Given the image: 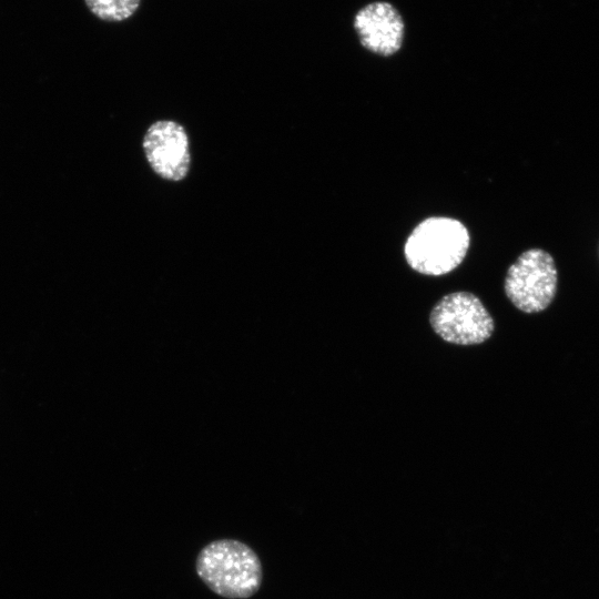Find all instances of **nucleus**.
Instances as JSON below:
<instances>
[{
	"label": "nucleus",
	"instance_id": "0eeeda50",
	"mask_svg": "<svg viewBox=\"0 0 599 599\" xmlns=\"http://www.w3.org/2000/svg\"><path fill=\"white\" fill-rule=\"evenodd\" d=\"M84 2L91 13L106 22H122L130 19L141 4V0H84Z\"/></svg>",
	"mask_w": 599,
	"mask_h": 599
},
{
	"label": "nucleus",
	"instance_id": "f03ea898",
	"mask_svg": "<svg viewBox=\"0 0 599 599\" xmlns=\"http://www.w3.org/2000/svg\"><path fill=\"white\" fill-rule=\"evenodd\" d=\"M469 245V232L460 221L432 216L412 231L405 243L404 254L414 271L440 276L461 264Z\"/></svg>",
	"mask_w": 599,
	"mask_h": 599
},
{
	"label": "nucleus",
	"instance_id": "20e7f679",
	"mask_svg": "<svg viewBox=\"0 0 599 599\" xmlns=\"http://www.w3.org/2000/svg\"><path fill=\"white\" fill-rule=\"evenodd\" d=\"M429 323L445 342L477 345L487 341L495 323L479 297L470 292H454L443 296L433 307Z\"/></svg>",
	"mask_w": 599,
	"mask_h": 599
},
{
	"label": "nucleus",
	"instance_id": "39448f33",
	"mask_svg": "<svg viewBox=\"0 0 599 599\" xmlns=\"http://www.w3.org/2000/svg\"><path fill=\"white\" fill-rule=\"evenodd\" d=\"M145 158L156 175L166 181L184 180L191 166L189 136L173 120H159L146 130L143 142Z\"/></svg>",
	"mask_w": 599,
	"mask_h": 599
},
{
	"label": "nucleus",
	"instance_id": "423d86ee",
	"mask_svg": "<svg viewBox=\"0 0 599 599\" xmlns=\"http://www.w3.org/2000/svg\"><path fill=\"white\" fill-rule=\"evenodd\" d=\"M354 27L367 50L384 57L396 53L404 39V21L399 12L387 2H373L362 8Z\"/></svg>",
	"mask_w": 599,
	"mask_h": 599
},
{
	"label": "nucleus",
	"instance_id": "7ed1b4c3",
	"mask_svg": "<svg viewBox=\"0 0 599 599\" xmlns=\"http://www.w3.org/2000/svg\"><path fill=\"white\" fill-rule=\"evenodd\" d=\"M557 284L552 256L541 248H530L509 266L504 287L516 308L524 313H539L552 302Z\"/></svg>",
	"mask_w": 599,
	"mask_h": 599
},
{
	"label": "nucleus",
	"instance_id": "f257e3e1",
	"mask_svg": "<svg viewBox=\"0 0 599 599\" xmlns=\"http://www.w3.org/2000/svg\"><path fill=\"white\" fill-rule=\"evenodd\" d=\"M195 571L212 592L226 599H248L263 582L260 557L237 539H217L202 547Z\"/></svg>",
	"mask_w": 599,
	"mask_h": 599
}]
</instances>
